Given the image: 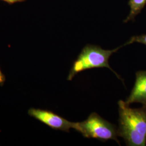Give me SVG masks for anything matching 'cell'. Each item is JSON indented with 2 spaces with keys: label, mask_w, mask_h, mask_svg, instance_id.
<instances>
[{
  "label": "cell",
  "mask_w": 146,
  "mask_h": 146,
  "mask_svg": "<svg viewBox=\"0 0 146 146\" xmlns=\"http://www.w3.org/2000/svg\"><path fill=\"white\" fill-rule=\"evenodd\" d=\"M118 104V136L124 139L127 146H146V106L131 108L122 100H120Z\"/></svg>",
  "instance_id": "1"
},
{
  "label": "cell",
  "mask_w": 146,
  "mask_h": 146,
  "mask_svg": "<svg viewBox=\"0 0 146 146\" xmlns=\"http://www.w3.org/2000/svg\"><path fill=\"white\" fill-rule=\"evenodd\" d=\"M73 129L84 137L96 139L103 142L113 140L120 145L117 139L118 134L116 127L96 113H92L82 122H74Z\"/></svg>",
  "instance_id": "3"
},
{
  "label": "cell",
  "mask_w": 146,
  "mask_h": 146,
  "mask_svg": "<svg viewBox=\"0 0 146 146\" xmlns=\"http://www.w3.org/2000/svg\"><path fill=\"white\" fill-rule=\"evenodd\" d=\"M5 75L2 73L1 71V69L0 68V86H2L5 84Z\"/></svg>",
  "instance_id": "8"
},
{
  "label": "cell",
  "mask_w": 146,
  "mask_h": 146,
  "mask_svg": "<svg viewBox=\"0 0 146 146\" xmlns=\"http://www.w3.org/2000/svg\"><path fill=\"white\" fill-rule=\"evenodd\" d=\"M4 2H5L10 5H12L14 4L15 3H17V2H24L26 0H2Z\"/></svg>",
  "instance_id": "9"
},
{
  "label": "cell",
  "mask_w": 146,
  "mask_h": 146,
  "mask_svg": "<svg viewBox=\"0 0 146 146\" xmlns=\"http://www.w3.org/2000/svg\"><path fill=\"white\" fill-rule=\"evenodd\" d=\"M146 5V0H129L128 5L130 7V12L123 22L127 23L128 21L134 20L136 16L141 13Z\"/></svg>",
  "instance_id": "6"
},
{
  "label": "cell",
  "mask_w": 146,
  "mask_h": 146,
  "mask_svg": "<svg viewBox=\"0 0 146 146\" xmlns=\"http://www.w3.org/2000/svg\"><path fill=\"white\" fill-rule=\"evenodd\" d=\"M123 46L125 44L113 50H104L99 46L89 44L86 45L74 61L68 74L67 80H72L76 75L86 70L99 68H109L121 79L118 74L110 67L109 59L113 53Z\"/></svg>",
  "instance_id": "2"
},
{
  "label": "cell",
  "mask_w": 146,
  "mask_h": 146,
  "mask_svg": "<svg viewBox=\"0 0 146 146\" xmlns=\"http://www.w3.org/2000/svg\"><path fill=\"white\" fill-rule=\"evenodd\" d=\"M30 116L54 130L69 132L73 128L74 122H70L51 110L31 108L28 111Z\"/></svg>",
  "instance_id": "4"
},
{
  "label": "cell",
  "mask_w": 146,
  "mask_h": 146,
  "mask_svg": "<svg viewBox=\"0 0 146 146\" xmlns=\"http://www.w3.org/2000/svg\"><path fill=\"white\" fill-rule=\"evenodd\" d=\"M125 103L129 106L133 103H140L146 106V70L136 73L135 82Z\"/></svg>",
  "instance_id": "5"
},
{
  "label": "cell",
  "mask_w": 146,
  "mask_h": 146,
  "mask_svg": "<svg viewBox=\"0 0 146 146\" xmlns=\"http://www.w3.org/2000/svg\"><path fill=\"white\" fill-rule=\"evenodd\" d=\"M133 43H139L146 46V34H142L131 37V39L125 44V46L131 44Z\"/></svg>",
  "instance_id": "7"
}]
</instances>
